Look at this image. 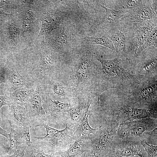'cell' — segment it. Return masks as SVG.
<instances>
[{
    "label": "cell",
    "mask_w": 157,
    "mask_h": 157,
    "mask_svg": "<svg viewBox=\"0 0 157 157\" xmlns=\"http://www.w3.org/2000/svg\"><path fill=\"white\" fill-rule=\"evenodd\" d=\"M43 126L47 134L43 137L30 136L31 145L36 149L48 154L65 151L82 135L79 125H66L62 130L50 127L48 124Z\"/></svg>",
    "instance_id": "6da1fadb"
},
{
    "label": "cell",
    "mask_w": 157,
    "mask_h": 157,
    "mask_svg": "<svg viewBox=\"0 0 157 157\" xmlns=\"http://www.w3.org/2000/svg\"><path fill=\"white\" fill-rule=\"evenodd\" d=\"M96 58L102 66L100 76L104 81V90L116 89L125 94L138 81L129 67L126 69L123 68L121 58L118 56L110 60Z\"/></svg>",
    "instance_id": "7a4b0ae2"
},
{
    "label": "cell",
    "mask_w": 157,
    "mask_h": 157,
    "mask_svg": "<svg viewBox=\"0 0 157 157\" xmlns=\"http://www.w3.org/2000/svg\"><path fill=\"white\" fill-rule=\"evenodd\" d=\"M123 96L133 107L157 108V78L139 80L126 93H123Z\"/></svg>",
    "instance_id": "3957f363"
},
{
    "label": "cell",
    "mask_w": 157,
    "mask_h": 157,
    "mask_svg": "<svg viewBox=\"0 0 157 157\" xmlns=\"http://www.w3.org/2000/svg\"><path fill=\"white\" fill-rule=\"evenodd\" d=\"M156 26L157 19L130 24L125 57L129 63L142 52V48L147 38L153 29Z\"/></svg>",
    "instance_id": "277c9868"
},
{
    "label": "cell",
    "mask_w": 157,
    "mask_h": 157,
    "mask_svg": "<svg viewBox=\"0 0 157 157\" xmlns=\"http://www.w3.org/2000/svg\"><path fill=\"white\" fill-rule=\"evenodd\" d=\"M129 68L138 80L157 78V48L151 46L131 60Z\"/></svg>",
    "instance_id": "5b68a950"
},
{
    "label": "cell",
    "mask_w": 157,
    "mask_h": 157,
    "mask_svg": "<svg viewBox=\"0 0 157 157\" xmlns=\"http://www.w3.org/2000/svg\"><path fill=\"white\" fill-rule=\"evenodd\" d=\"M116 120L97 128L95 134L89 136L91 150L90 153L99 157H110L112 142L120 125Z\"/></svg>",
    "instance_id": "8992f818"
},
{
    "label": "cell",
    "mask_w": 157,
    "mask_h": 157,
    "mask_svg": "<svg viewBox=\"0 0 157 157\" xmlns=\"http://www.w3.org/2000/svg\"><path fill=\"white\" fill-rule=\"evenodd\" d=\"M44 92L42 84L37 83L33 93L25 106L31 128L47 124L43 100Z\"/></svg>",
    "instance_id": "52a82bcc"
},
{
    "label": "cell",
    "mask_w": 157,
    "mask_h": 157,
    "mask_svg": "<svg viewBox=\"0 0 157 157\" xmlns=\"http://www.w3.org/2000/svg\"><path fill=\"white\" fill-rule=\"evenodd\" d=\"M44 107L46 113L47 124L53 126L66 125L68 118V111L72 106L71 104L52 100L47 93L44 97Z\"/></svg>",
    "instance_id": "ba28073f"
},
{
    "label": "cell",
    "mask_w": 157,
    "mask_h": 157,
    "mask_svg": "<svg viewBox=\"0 0 157 157\" xmlns=\"http://www.w3.org/2000/svg\"><path fill=\"white\" fill-rule=\"evenodd\" d=\"M157 19V1L144 0L138 7L127 12L117 22L128 24Z\"/></svg>",
    "instance_id": "9c48e42d"
},
{
    "label": "cell",
    "mask_w": 157,
    "mask_h": 157,
    "mask_svg": "<svg viewBox=\"0 0 157 157\" xmlns=\"http://www.w3.org/2000/svg\"><path fill=\"white\" fill-rule=\"evenodd\" d=\"M122 103L121 105L115 104L113 113L117 116L115 120L120 124L128 121H132L136 119H141L151 117L157 118V108L146 109L133 107L127 103L121 97Z\"/></svg>",
    "instance_id": "30bf717a"
},
{
    "label": "cell",
    "mask_w": 157,
    "mask_h": 157,
    "mask_svg": "<svg viewBox=\"0 0 157 157\" xmlns=\"http://www.w3.org/2000/svg\"><path fill=\"white\" fill-rule=\"evenodd\" d=\"M130 24L117 22L113 25L106 28L104 35L112 41L115 51L121 58H125L129 39Z\"/></svg>",
    "instance_id": "8fae6325"
},
{
    "label": "cell",
    "mask_w": 157,
    "mask_h": 157,
    "mask_svg": "<svg viewBox=\"0 0 157 157\" xmlns=\"http://www.w3.org/2000/svg\"><path fill=\"white\" fill-rule=\"evenodd\" d=\"M157 128V118L149 117L136 121L126 122L121 124L117 132L119 137L123 138L130 136L143 137L146 131H151Z\"/></svg>",
    "instance_id": "7c38bea8"
},
{
    "label": "cell",
    "mask_w": 157,
    "mask_h": 157,
    "mask_svg": "<svg viewBox=\"0 0 157 157\" xmlns=\"http://www.w3.org/2000/svg\"><path fill=\"white\" fill-rule=\"evenodd\" d=\"M147 157L140 142L126 139L114 146H112L110 157Z\"/></svg>",
    "instance_id": "4fadbf2b"
},
{
    "label": "cell",
    "mask_w": 157,
    "mask_h": 157,
    "mask_svg": "<svg viewBox=\"0 0 157 157\" xmlns=\"http://www.w3.org/2000/svg\"><path fill=\"white\" fill-rule=\"evenodd\" d=\"M10 92L20 88H35V85L22 76L17 70L15 65H13L6 68V80Z\"/></svg>",
    "instance_id": "5bb4252c"
},
{
    "label": "cell",
    "mask_w": 157,
    "mask_h": 157,
    "mask_svg": "<svg viewBox=\"0 0 157 157\" xmlns=\"http://www.w3.org/2000/svg\"><path fill=\"white\" fill-rule=\"evenodd\" d=\"M91 149L89 137L83 135L76 139L67 150L58 153L62 157H83L84 153H90Z\"/></svg>",
    "instance_id": "9a60e30c"
},
{
    "label": "cell",
    "mask_w": 157,
    "mask_h": 157,
    "mask_svg": "<svg viewBox=\"0 0 157 157\" xmlns=\"http://www.w3.org/2000/svg\"><path fill=\"white\" fill-rule=\"evenodd\" d=\"M8 106L9 113L7 116H4L9 124L20 127L29 126L31 127L24 106L13 102H12Z\"/></svg>",
    "instance_id": "2e32d148"
},
{
    "label": "cell",
    "mask_w": 157,
    "mask_h": 157,
    "mask_svg": "<svg viewBox=\"0 0 157 157\" xmlns=\"http://www.w3.org/2000/svg\"><path fill=\"white\" fill-rule=\"evenodd\" d=\"M90 61L85 60L80 63L75 72L73 80L74 92L78 91L85 83L89 80L90 76Z\"/></svg>",
    "instance_id": "e0dca14e"
},
{
    "label": "cell",
    "mask_w": 157,
    "mask_h": 157,
    "mask_svg": "<svg viewBox=\"0 0 157 157\" xmlns=\"http://www.w3.org/2000/svg\"><path fill=\"white\" fill-rule=\"evenodd\" d=\"M40 20L42 22L41 30L38 38L48 35L55 29L59 28L63 21V18L57 15L47 14L42 16Z\"/></svg>",
    "instance_id": "ac0fdd59"
},
{
    "label": "cell",
    "mask_w": 157,
    "mask_h": 157,
    "mask_svg": "<svg viewBox=\"0 0 157 157\" xmlns=\"http://www.w3.org/2000/svg\"><path fill=\"white\" fill-rule=\"evenodd\" d=\"M99 6L105 10L106 15L103 20L95 25L94 28L97 30L103 29L113 25L117 23L126 13L121 10L108 8L101 4L99 1Z\"/></svg>",
    "instance_id": "d6986e66"
},
{
    "label": "cell",
    "mask_w": 157,
    "mask_h": 157,
    "mask_svg": "<svg viewBox=\"0 0 157 157\" xmlns=\"http://www.w3.org/2000/svg\"><path fill=\"white\" fill-rule=\"evenodd\" d=\"M144 0H107L100 1V3L107 8L126 13L138 7Z\"/></svg>",
    "instance_id": "ffe728a7"
},
{
    "label": "cell",
    "mask_w": 157,
    "mask_h": 157,
    "mask_svg": "<svg viewBox=\"0 0 157 157\" xmlns=\"http://www.w3.org/2000/svg\"><path fill=\"white\" fill-rule=\"evenodd\" d=\"M10 124L11 130L9 135L10 145L8 148V153L9 155L13 154L25 141L23 137L24 127H20L11 124Z\"/></svg>",
    "instance_id": "44dd1931"
},
{
    "label": "cell",
    "mask_w": 157,
    "mask_h": 157,
    "mask_svg": "<svg viewBox=\"0 0 157 157\" xmlns=\"http://www.w3.org/2000/svg\"><path fill=\"white\" fill-rule=\"evenodd\" d=\"M35 88H19L10 93L8 96L12 102L25 107L33 93Z\"/></svg>",
    "instance_id": "7402d4cb"
},
{
    "label": "cell",
    "mask_w": 157,
    "mask_h": 157,
    "mask_svg": "<svg viewBox=\"0 0 157 157\" xmlns=\"http://www.w3.org/2000/svg\"><path fill=\"white\" fill-rule=\"evenodd\" d=\"M80 104L75 103L72 105L71 108L68 111V118L66 125L69 126L73 125H79L83 118L86 109Z\"/></svg>",
    "instance_id": "603a6c76"
},
{
    "label": "cell",
    "mask_w": 157,
    "mask_h": 157,
    "mask_svg": "<svg viewBox=\"0 0 157 157\" xmlns=\"http://www.w3.org/2000/svg\"><path fill=\"white\" fill-rule=\"evenodd\" d=\"M68 33L64 28H62L57 32L50 43L53 49L58 50L65 44L67 41Z\"/></svg>",
    "instance_id": "cb8c5ba5"
},
{
    "label": "cell",
    "mask_w": 157,
    "mask_h": 157,
    "mask_svg": "<svg viewBox=\"0 0 157 157\" xmlns=\"http://www.w3.org/2000/svg\"><path fill=\"white\" fill-rule=\"evenodd\" d=\"M83 40L88 44L101 45L115 51L112 41L108 37L104 35H103L100 37L88 36L85 38Z\"/></svg>",
    "instance_id": "d4e9b609"
},
{
    "label": "cell",
    "mask_w": 157,
    "mask_h": 157,
    "mask_svg": "<svg viewBox=\"0 0 157 157\" xmlns=\"http://www.w3.org/2000/svg\"><path fill=\"white\" fill-rule=\"evenodd\" d=\"M90 106H86L84 116L79 124V126L82 135H85L89 137L91 134H94L97 130L91 127L88 122V117Z\"/></svg>",
    "instance_id": "484cf974"
},
{
    "label": "cell",
    "mask_w": 157,
    "mask_h": 157,
    "mask_svg": "<svg viewBox=\"0 0 157 157\" xmlns=\"http://www.w3.org/2000/svg\"><path fill=\"white\" fill-rule=\"evenodd\" d=\"M22 27L23 32L31 33L34 28V20L32 12L28 10L23 15L22 21Z\"/></svg>",
    "instance_id": "4316f807"
},
{
    "label": "cell",
    "mask_w": 157,
    "mask_h": 157,
    "mask_svg": "<svg viewBox=\"0 0 157 157\" xmlns=\"http://www.w3.org/2000/svg\"><path fill=\"white\" fill-rule=\"evenodd\" d=\"M25 154L27 157H62L58 153L47 154L36 149L32 145L29 147L26 146Z\"/></svg>",
    "instance_id": "83f0119b"
},
{
    "label": "cell",
    "mask_w": 157,
    "mask_h": 157,
    "mask_svg": "<svg viewBox=\"0 0 157 157\" xmlns=\"http://www.w3.org/2000/svg\"><path fill=\"white\" fill-rule=\"evenodd\" d=\"M19 30L16 24L13 23L9 25L7 29V36L10 44L15 46L17 43Z\"/></svg>",
    "instance_id": "f1b7e54d"
},
{
    "label": "cell",
    "mask_w": 157,
    "mask_h": 157,
    "mask_svg": "<svg viewBox=\"0 0 157 157\" xmlns=\"http://www.w3.org/2000/svg\"><path fill=\"white\" fill-rule=\"evenodd\" d=\"M157 26H156L151 32L142 47V51L151 46H154L156 48L157 47Z\"/></svg>",
    "instance_id": "f546056e"
},
{
    "label": "cell",
    "mask_w": 157,
    "mask_h": 157,
    "mask_svg": "<svg viewBox=\"0 0 157 157\" xmlns=\"http://www.w3.org/2000/svg\"><path fill=\"white\" fill-rule=\"evenodd\" d=\"M140 140L142 146L147 153V157H157V147L149 144L143 137L140 138Z\"/></svg>",
    "instance_id": "4dcf8cb0"
},
{
    "label": "cell",
    "mask_w": 157,
    "mask_h": 157,
    "mask_svg": "<svg viewBox=\"0 0 157 157\" xmlns=\"http://www.w3.org/2000/svg\"><path fill=\"white\" fill-rule=\"evenodd\" d=\"M51 90L54 94L66 97V93L62 85L58 82H54L52 84Z\"/></svg>",
    "instance_id": "1f68e13d"
},
{
    "label": "cell",
    "mask_w": 157,
    "mask_h": 157,
    "mask_svg": "<svg viewBox=\"0 0 157 157\" xmlns=\"http://www.w3.org/2000/svg\"><path fill=\"white\" fill-rule=\"evenodd\" d=\"M26 146V143L24 141L23 142L20 147L13 154L7 155V157H24Z\"/></svg>",
    "instance_id": "d6a6232c"
},
{
    "label": "cell",
    "mask_w": 157,
    "mask_h": 157,
    "mask_svg": "<svg viewBox=\"0 0 157 157\" xmlns=\"http://www.w3.org/2000/svg\"><path fill=\"white\" fill-rule=\"evenodd\" d=\"M30 127L27 126L24 127L23 128V137L26 142L27 146L29 147L31 146V141L30 134Z\"/></svg>",
    "instance_id": "836d02e7"
},
{
    "label": "cell",
    "mask_w": 157,
    "mask_h": 157,
    "mask_svg": "<svg viewBox=\"0 0 157 157\" xmlns=\"http://www.w3.org/2000/svg\"><path fill=\"white\" fill-rule=\"evenodd\" d=\"M5 95L3 96L0 95V110L1 107L5 105L9 106L12 102L10 98L6 92L4 87H3ZM1 119L0 116V121Z\"/></svg>",
    "instance_id": "e575fe53"
},
{
    "label": "cell",
    "mask_w": 157,
    "mask_h": 157,
    "mask_svg": "<svg viewBox=\"0 0 157 157\" xmlns=\"http://www.w3.org/2000/svg\"><path fill=\"white\" fill-rule=\"evenodd\" d=\"M0 134L6 137L8 140H9V133H8V132L3 129H2L0 126Z\"/></svg>",
    "instance_id": "d590c367"
},
{
    "label": "cell",
    "mask_w": 157,
    "mask_h": 157,
    "mask_svg": "<svg viewBox=\"0 0 157 157\" xmlns=\"http://www.w3.org/2000/svg\"><path fill=\"white\" fill-rule=\"evenodd\" d=\"M10 15L8 14L0 11V19H3V18L8 17Z\"/></svg>",
    "instance_id": "8d00e7d4"
},
{
    "label": "cell",
    "mask_w": 157,
    "mask_h": 157,
    "mask_svg": "<svg viewBox=\"0 0 157 157\" xmlns=\"http://www.w3.org/2000/svg\"><path fill=\"white\" fill-rule=\"evenodd\" d=\"M85 157H99L97 156L90 153L86 152L85 154Z\"/></svg>",
    "instance_id": "74e56055"
},
{
    "label": "cell",
    "mask_w": 157,
    "mask_h": 157,
    "mask_svg": "<svg viewBox=\"0 0 157 157\" xmlns=\"http://www.w3.org/2000/svg\"><path fill=\"white\" fill-rule=\"evenodd\" d=\"M7 1L0 0V8L6 5L7 4Z\"/></svg>",
    "instance_id": "f35d334b"
},
{
    "label": "cell",
    "mask_w": 157,
    "mask_h": 157,
    "mask_svg": "<svg viewBox=\"0 0 157 157\" xmlns=\"http://www.w3.org/2000/svg\"><path fill=\"white\" fill-rule=\"evenodd\" d=\"M3 60V58L1 55V54L0 53V65L1 64Z\"/></svg>",
    "instance_id": "ab89813d"
},
{
    "label": "cell",
    "mask_w": 157,
    "mask_h": 157,
    "mask_svg": "<svg viewBox=\"0 0 157 157\" xmlns=\"http://www.w3.org/2000/svg\"><path fill=\"white\" fill-rule=\"evenodd\" d=\"M86 152H85L84 153V155L83 157H85V154Z\"/></svg>",
    "instance_id": "60d3db41"
}]
</instances>
